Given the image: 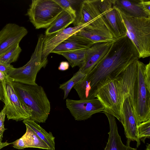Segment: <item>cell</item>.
<instances>
[{
  "label": "cell",
  "mask_w": 150,
  "mask_h": 150,
  "mask_svg": "<svg viewBox=\"0 0 150 150\" xmlns=\"http://www.w3.org/2000/svg\"><path fill=\"white\" fill-rule=\"evenodd\" d=\"M139 59L134 45L126 35L115 39L106 54L84 78L90 87L88 99L95 98V92L107 79L117 77Z\"/></svg>",
  "instance_id": "1"
},
{
  "label": "cell",
  "mask_w": 150,
  "mask_h": 150,
  "mask_svg": "<svg viewBox=\"0 0 150 150\" xmlns=\"http://www.w3.org/2000/svg\"><path fill=\"white\" fill-rule=\"evenodd\" d=\"M137 60L129 65L120 75L107 79L94 94L104 107L103 111L114 116L121 122L123 102L132 95L137 71Z\"/></svg>",
  "instance_id": "2"
},
{
  "label": "cell",
  "mask_w": 150,
  "mask_h": 150,
  "mask_svg": "<svg viewBox=\"0 0 150 150\" xmlns=\"http://www.w3.org/2000/svg\"><path fill=\"white\" fill-rule=\"evenodd\" d=\"M19 98L30 111V119L37 123H45L50 111V102L43 88L38 85H31L12 82Z\"/></svg>",
  "instance_id": "3"
},
{
  "label": "cell",
  "mask_w": 150,
  "mask_h": 150,
  "mask_svg": "<svg viewBox=\"0 0 150 150\" xmlns=\"http://www.w3.org/2000/svg\"><path fill=\"white\" fill-rule=\"evenodd\" d=\"M44 38L42 34L39 35L34 51L25 64L19 68L14 67L7 73V77L12 82L31 85H38L36 82L37 74L48 63L47 58H42Z\"/></svg>",
  "instance_id": "4"
},
{
  "label": "cell",
  "mask_w": 150,
  "mask_h": 150,
  "mask_svg": "<svg viewBox=\"0 0 150 150\" xmlns=\"http://www.w3.org/2000/svg\"><path fill=\"white\" fill-rule=\"evenodd\" d=\"M120 13L126 35L134 45L139 58L150 56V18H133Z\"/></svg>",
  "instance_id": "5"
},
{
  "label": "cell",
  "mask_w": 150,
  "mask_h": 150,
  "mask_svg": "<svg viewBox=\"0 0 150 150\" xmlns=\"http://www.w3.org/2000/svg\"><path fill=\"white\" fill-rule=\"evenodd\" d=\"M145 64L137 61V76L129 99L137 124L150 119V90L144 81Z\"/></svg>",
  "instance_id": "6"
},
{
  "label": "cell",
  "mask_w": 150,
  "mask_h": 150,
  "mask_svg": "<svg viewBox=\"0 0 150 150\" xmlns=\"http://www.w3.org/2000/svg\"><path fill=\"white\" fill-rule=\"evenodd\" d=\"M63 10L54 0H33L26 15L36 29L47 28Z\"/></svg>",
  "instance_id": "7"
},
{
  "label": "cell",
  "mask_w": 150,
  "mask_h": 150,
  "mask_svg": "<svg viewBox=\"0 0 150 150\" xmlns=\"http://www.w3.org/2000/svg\"><path fill=\"white\" fill-rule=\"evenodd\" d=\"M0 81L3 93L2 100L5 104L8 120L18 121L30 119V111L17 95L11 80L6 76Z\"/></svg>",
  "instance_id": "8"
},
{
  "label": "cell",
  "mask_w": 150,
  "mask_h": 150,
  "mask_svg": "<svg viewBox=\"0 0 150 150\" xmlns=\"http://www.w3.org/2000/svg\"><path fill=\"white\" fill-rule=\"evenodd\" d=\"M104 24L115 39L126 35L127 30L120 11L112 6L113 0H99Z\"/></svg>",
  "instance_id": "9"
},
{
  "label": "cell",
  "mask_w": 150,
  "mask_h": 150,
  "mask_svg": "<svg viewBox=\"0 0 150 150\" xmlns=\"http://www.w3.org/2000/svg\"><path fill=\"white\" fill-rule=\"evenodd\" d=\"M99 0H84L81 2L77 16L74 22L75 26L86 25L92 28L105 25L102 18Z\"/></svg>",
  "instance_id": "10"
},
{
  "label": "cell",
  "mask_w": 150,
  "mask_h": 150,
  "mask_svg": "<svg viewBox=\"0 0 150 150\" xmlns=\"http://www.w3.org/2000/svg\"><path fill=\"white\" fill-rule=\"evenodd\" d=\"M67 108L75 120H84L93 114L103 111L104 107L97 98L76 100L67 98L66 101Z\"/></svg>",
  "instance_id": "11"
},
{
  "label": "cell",
  "mask_w": 150,
  "mask_h": 150,
  "mask_svg": "<svg viewBox=\"0 0 150 150\" xmlns=\"http://www.w3.org/2000/svg\"><path fill=\"white\" fill-rule=\"evenodd\" d=\"M28 33L24 27L14 23L6 24L0 30V57L19 44Z\"/></svg>",
  "instance_id": "12"
},
{
  "label": "cell",
  "mask_w": 150,
  "mask_h": 150,
  "mask_svg": "<svg viewBox=\"0 0 150 150\" xmlns=\"http://www.w3.org/2000/svg\"><path fill=\"white\" fill-rule=\"evenodd\" d=\"M112 6L127 16L150 18V0H113Z\"/></svg>",
  "instance_id": "13"
},
{
  "label": "cell",
  "mask_w": 150,
  "mask_h": 150,
  "mask_svg": "<svg viewBox=\"0 0 150 150\" xmlns=\"http://www.w3.org/2000/svg\"><path fill=\"white\" fill-rule=\"evenodd\" d=\"M122 121L127 138V145L129 146L131 141L137 142V147L140 145L138 136V125L134 115L129 97H127L123 104L121 110Z\"/></svg>",
  "instance_id": "14"
},
{
  "label": "cell",
  "mask_w": 150,
  "mask_h": 150,
  "mask_svg": "<svg viewBox=\"0 0 150 150\" xmlns=\"http://www.w3.org/2000/svg\"><path fill=\"white\" fill-rule=\"evenodd\" d=\"M113 41L95 43L86 49L85 62L79 70L85 75L88 74L106 54Z\"/></svg>",
  "instance_id": "15"
},
{
  "label": "cell",
  "mask_w": 150,
  "mask_h": 150,
  "mask_svg": "<svg viewBox=\"0 0 150 150\" xmlns=\"http://www.w3.org/2000/svg\"><path fill=\"white\" fill-rule=\"evenodd\" d=\"M87 26L86 25H79L66 28L50 35L44 36L42 59L47 58L48 55L56 46L71 35Z\"/></svg>",
  "instance_id": "16"
},
{
  "label": "cell",
  "mask_w": 150,
  "mask_h": 150,
  "mask_svg": "<svg viewBox=\"0 0 150 150\" xmlns=\"http://www.w3.org/2000/svg\"><path fill=\"white\" fill-rule=\"evenodd\" d=\"M92 42L76 33L56 46L51 52L60 55L63 52L86 50L93 44Z\"/></svg>",
  "instance_id": "17"
},
{
  "label": "cell",
  "mask_w": 150,
  "mask_h": 150,
  "mask_svg": "<svg viewBox=\"0 0 150 150\" xmlns=\"http://www.w3.org/2000/svg\"><path fill=\"white\" fill-rule=\"evenodd\" d=\"M107 117L109 125V132L108 133V138L107 143L108 150H137L129 146L124 144L119 135L115 117L111 114L104 111Z\"/></svg>",
  "instance_id": "18"
},
{
  "label": "cell",
  "mask_w": 150,
  "mask_h": 150,
  "mask_svg": "<svg viewBox=\"0 0 150 150\" xmlns=\"http://www.w3.org/2000/svg\"><path fill=\"white\" fill-rule=\"evenodd\" d=\"M77 33L94 43L112 42L115 40L105 25L98 27H86Z\"/></svg>",
  "instance_id": "19"
},
{
  "label": "cell",
  "mask_w": 150,
  "mask_h": 150,
  "mask_svg": "<svg viewBox=\"0 0 150 150\" xmlns=\"http://www.w3.org/2000/svg\"><path fill=\"white\" fill-rule=\"evenodd\" d=\"M75 18L67 11L63 10L55 20L47 29L45 36L57 33L64 30L75 21Z\"/></svg>",
  "instance_id": "20"
},
{
  "label": "cell",
  "mask_w": 150,
  "mask_h": 150,
  "mask_svg": "<svg viewBox=\"0 0 150 150\" xmlns=\"http://www.w3.org/2000/svg\"><path fill=\"white\" fill-rule=\"evenodd\" d=\"M23 122L34 131L49 146L50 150H55V137L51 132L48 133L37 122L30 119L23 120Z\"/></svg>",
  "instance_id": "21"
},
{
  "label": "cell",
  "mask_w": 150,
  "mask_h": 150,
  "mask_svg": "<svg viewBox=\"0 0 150 150\" xmlns=\"http://www.w3.org/2000/svg\"><path fill=\"white\" fill-rule=\"evenodd\" d=\"M26 131L22 136L25 141L27 148H35L50 150L47 145L29 126L25 125Z\"/></svg>",
  "instance_id": "22"
},
{
  "label": "cell",
  "mask_w": 150,
  "mask_h": 150,
  "mask_svg": "<svg viewBox=\"0 0 150 150\" xmlns=\"http://www.w3.org/2000/svg\"><path fill=\"white\" fill-rule=\"evenodd\" d=\"M86 50H80L67 52L60 55L65 57L68 61L72 68L76 66L80 67L85 62Z\"/></svg>",
  "instance_id": "23"
},
{
  "label": "cell",
  "mask_w": 150,
  "mask_h": 150,
  "mask_svg": "<svg viewBox=\"0 0 150 150\" xmlns=\"http://www.w3.org/2000/svg\"><path fill=\"white\" fill-rule=\"evenodd\" d=\"M80 70L75 73L69 80L60 85L59 88L64 92V99L67 98L71 89L86 76Z\"/></svg>",
  "instance_id": "24"
},
{
  "label": "cell",
  "mask_w": 150,
  "mask_h": 150,
  "mask_svg": "<svg viewBox=\"0 0 150 150\" xmlns=\"http://www.w3.org/2000/svg\"><path fill=\"white\" fill-rule=\"evenodd\" d=\"M22 49L18 44L0 57V64H10L16 61Z\"/></svg>",
  "instance_id": "25"
},
{
  "label": "cell",
  "mask_w": 150,
  "mask_h": 150,
  "mask_svg": "<svg viewBox=\"0 0 150 150\" xmlns=\"http://www.w3.org/2000/svg\"><path fill=\"white\" fill-rule=\"evenodd\" d=\"M138 130L140 141L145 143L146 138H150V119L139 124Z\"/></svg>",
  "instance_id": "26"
},
{
  "label": "cell",
  "mask_w": 150,
  "mask_h": 150,
  "mask_svg": "<svg viewBox=\"0 0 150 150\" xmlns=\"http://www.w3.org/2000/svg\"><path fill=\"white\" fill-rule=\"evenodd\" d=\"M63 9L72 15L76 19L77 15L76 11L73 7V4L76 3V1L71 0H54Z\"/></svg>",
  "instance_id": "27"
},
{
  "label": "cell",
  "mask_w": 150,
  "mask_h": 150,
  "mask_svg": "<svg viewBox=\"0 0 150 150\" xmlns=\"http://www.w3.org/2000/svg\"><path fill=\"white\" fill-rule=\"evenodd\" d=\"M144 76L145 84L150 90V62L145 64L143 72Z\"/></svg>",
  "instance_id": "28"
},
{
  "label": "cell",
  "mask_w": 150,
  "mask_h": 150,
  "mask_svg": "<svg viewBox=\"0 0 150 150\" xmlns=\"http://www.w3.org/2000/svg\"><path fill=\"white\" fill-rule=\"evenodd\" d=\"M13 144V147L18 149H23L27 148L26 144L24 139L22 137L13 142L10 143V144Z\"/></svg>",
  "instance_id": "29"
},
{
  "label": "cell",
  "mask_w": 150,
  "mask_h": 150,
  "mask_svg": "<svg viewBox=\"0 0 150 150\" xmlns=\"http://www.w3.org/2000/svg\"><path fill=\"white\" fill-rule=\"evenodd\" d=\"M6 115V108L4 106L0 112V133H3L5 130L4 126V122Z\"/></svg>",
  "instance_id": "30"
},
{
  "label": "cell",
  "mask_w": 150,
  "mask_h": 150,
  "mask_svg": "<svg viewBox=\"0 0 150 150\" xmlns=\"http://www.w3.org/2000/svg\"><path fill=\"white\" fill-rule=\"evenodd\" d=\"M14 68L11 64H0V71L6 76L7 73Z\"/></svg>",
  "instance_id": "31"
},
{
  "label": "cell",
  "mask_w": 150,
  "mask_h": 150,
  "mask_svg": "<svg viewBox=\"0 0 150 150\" xmlns=\"http://www.w3.org/2000/svg\"><path fill=\"white\" fill-rule=\"evenodd\" d=\"M69 65L68 62L66 61H62L60 63L58 69L61 71L66 70L69 69Z\"/></svg>",
  "instance_id": "32"
},
{
  "label": "cell",
  "mask_w": 150,
  "mask_h": 150,
  "mask_svg": "<svg viewBox=\"0 0 150 150\" xmlns=\"http://www.w3.org/2000/svg\"><path fill=\"white\" fill-rule=\"evenodd\" d=\"M3 89L2 86L1 84L0 81V101L1 100H3Z\"/></svg>",
  "instance_id": "33"
},
{
  "label": "cell",
  "mask_w": 150,
  "mask_h": 150,
  "mask_svg": "<svg viewBox=\"0 0 150 150\" xmlns=\"http://www.w3.org/2000/svg\"><path fill=\"white\" fill-rule=\"evenodd\" d=\"M10 143H9L7 142H2L0 144V150L4 147L8 145Z\"/></svg>",
  "instance_id": "34"
},
{
  "label": "cell",
  "mask_w": 150,
  "mask_h": 150,
  "mask_svg": "<svg viewBox=\"0 0 150 150\" xmlns=\"http://www.w3.org/2000/svg\"><path fill=\"white\" fill-rule=\"evenodd\" d=\"M6 76L0 71V81L4 79Z\"/></svg>",
  "instance_id": "35"
},
{
  "label": "cell",
  "mask_w": 150,
  "mask_h": 150,
  "mask_svg": "<svg viewBox=\"0 0 150 150\" xmlns=\"http://www.w3.org/2000/svg\"><path fill=\"white\" fill-rule=\"evenodd\" d=\"M3 133H0V144L2 142V140L3 137Z\"/></svg>",
  "instance_id": "36"
},
{
  "label": "cell",
  "mask_w": 150,
  "mask_h": 150,
  "mask_svg": "<svg viewBox=\"0 0 150 150\" xmlns=\"http://www.w3.org/2000/svg\"><path fill=\"white\" fill-rule=\"evenodd\" d=\"M146 149V150H150V144H149L147 143Z\"/></svg>",
  "instance_id": "37"
},
{
  "label": "cell",
  "mask_w": 150,
  "mask_h": 150,
  "mask_svg": "<svg viewBox=\"0 0 150 150\" xmlns=\"http://www.w3.org/2000/svg\"><path fill=\"white\" fill-rule=\"evenodd\" d=\"M104 150H108V146L107 143L106 144V146Z\"/></svg>",
  "instance_id": "38"
}]
</instances>
